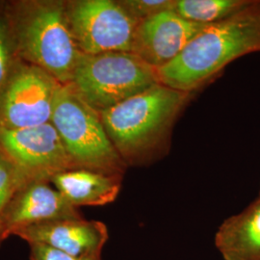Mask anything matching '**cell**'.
Listing matches in <instances>:
<instances>
[{"label":"cell","instance_id":"cell-1","mask_svg":"<svg viewBox=\"0 0 260 260\" xmlns=\"http://www.w3.org/2000/svg\"><path fill=\"white\" fill-rule=\"evenodd\" d=\"M260 51V0L221 21L206 25L181 53L156 69L159 83L192 93L225 66Z\"/></svg>","mask_w":260,"mask_h":260},{"label":"cell","instance_id":"cell-2","mask_svg":"<svg viewBox=\"0 0 260 260\" xmlns=\"http://www.w3.org/2000/svg\"><path fill=\"white\" fill-rule=\"evenodd\" d=\"M3 6L17 57L61 84L71 83L84 53L75 41L66 1L16 0Z\"/></svg>","mask_w":260,"mask_h":260},{"label":"cell","instance_id":"cell-3","mask_svg":"<svg viewBox=\"0 0 260 260\" xmlns=\"http://www.w3.org/2000/svg\"><path fill=\"white\" fill-rule=\"evenodd\" d=\"M190 96L191 93L158 83L100 113L109 139L127 167L155 157Z\"/></svg>","mask_w":260,"mask_h":260},{"label":"cell","instance_id":"cell-4","mask_svg":"<svg viewBox=\"0 0 260 260\" xmlns=\"http://www.w3.org/2000/svg\"><path fill=\"white\" fill-rule=\"evenodd\" d=\"M50 122L75 169L123 177L127 165L109 139L100 113L85 103L70 84H62L58 89Z\"/></svg>","mask_w":260,"mask_h":260},{"label":"cell","instance_id":"cell-5","mask_svg":"<svg viewBox=\"0 0 260 260\" xmlns=\"http://www.w3.org/2000/svg\"><path fill=\"white\" fill-rule=\"evenodd\" d=\"M158 83L156 69L132 52L119 51L83 54L69 84L101 113Z\"/></svg>","mask_w":260,"mask_h":260},{"label":"cell","instance_id":"cell-6","mask_svg":"<svg viewBox=\"0 0 260 260\" xmlns=\"http://www.w3.org/2000/svg\"><path fill=\"white\" fill-rule=\"evenodd\" d=\"M68 18L81 52H130L139 21L121 0L66 1Z\"/></svg>","mask_w":260,"mask_h":260},{"label":"cell","instance_id":"cell-7","mask_svg":"<svg viewBox=\"0 0 260 260\" xmlns=\"http://www.w3.org/2000/svg\"><path fill=\"white\" fill-rule=\"evenodd\" d=\"M61 85L39 67L17 59L0 91V128L21 129L50 122Z\"/></svg>","mask_w":260,"mask_h":260},{"label":"cell","instance_id":"cell-8","mask_svg":"<svg viewBox=\"0 0 260 260\" xmlns=\"http://www.w3.org/2000/svg\"><path fill=\"white\" fill-rule=\"evenodd\" d=\"M0 148L30 181L50 182L75 166L51 122L21 128H0Z\"/></svg>","mask_w":260,"mask_h":260},{"label":"cell","instance_id":"cell-9","mask_svg":"<svg viewBox=\"0 0 260 260\" xmlns=\"http://www.w3.org/2000/svg\"><path fill=\"white\" fill-rule=\"evenodd\" d=\"M205 26L183 19L174 10L161 12L140 21L130 52L159 69L177 58Z\"/></svg>","mask_w":260,"mask_h":260},{"label":"cell","instance_id":"cell-10","mask_svg":"<svg viewBox=\"0 0 260 260\" xmlns=\"http://www.w3.org/2000/svg\"><path fill=\"white\" fill-rule=\"evenodd\" d=\"M47 181H33L19 190L11 202L2 222V237L27 228L57 220L82 219L78 208L71 205L55 187Z\"/></svg>","mask_w":260,"mask_h":260},{"label":"cell","instance_id":"cell-11","mask_svg":"<svg viewBox=\"0 0 260 260\" xmlns=\"http://www.w3.org/2000/svg\"><path fill=\"white\" fill-rule=\"evenodd\" d=\"M28 244H41L77 257L102 256L109 237L107 226L100 221L57 220L41 223L16 234Z\"/></svg>","mask_w":260,"mask_h":260},{"label":"cell","instance_id":"cell-12","mask_svg":"<svg viewBox=\"0 0 260 260\" xmlns=\"http://www.w3.org/2000/svg\"><path fill=\"white\" fill-rule=\"evenodd\" d=\"M122 176L87 169H73L56 175L50 181L76 208L113 203L121 191Z\"/></svg>","mask_w":260,"mask_h":260},{"label":"cell","instance_id":"cell-13","mask_svg":"<svg viewBox=\"0 0 260 260\" xmlns=\"http://www.w3.org/2000/svg\"><path fill=\"white\" fill-rule=\"evenodd\" d=\"M215 246L223 260H260V192L247 208L223 221Z\"/></svg>","mask_w":260,"mask_h":260},{"label":"cell","instance_id":"cell-14","mask_svg":"<svg viewBox=\"0 0 260 260\" xmlns=\"http://www.w3.org/2000/svg\"><path fill=\"white\" fill-rule=\"evenodd\" d=\"M251 0H175L173 10L183 19L200 24H212L249 5Z\"/></svg>","mask_w":260,"mask_h":260},{"label":"cell","instance_id":"cell-15","mask_svg":"<svg viewBox=\"0 0 260 260\" xmlns=\"http://www.w3.org/2000/svg\"><path fill=\"white\" fill-rule=\"evenodd\" d=\"M25 174L0 148V246L4 242L2 237V222L11 202L28 183Z\"/></svg>","mask_w":260,"mask_h":260},{"label":"cell","instance_id":"cell-16","mask_svg":"<svg viewBox=\"0 0 260 260\" xmlns=\"http://www.w3.org/2000/svg\"><path fill=\"white\" fill-rule=\"evenodd\" d=\"M17 59L4 6L0 3V91Z\"/></svg>","mask_w":260,"mask_h":260},{"label":"cell","instance_id":"cell-17","mask_svg":"<svg viewBox=\"0 0 260 260\" xmlns=\"http://www.w3.org/2000/svg\"><path fill=\"white\" fill-rule=\"evenodd\" d=\"M121 2L139 22L161 12L173 10L175 4V0H121Z\"/></svg>","mask_w":260,"mask_h":260},{"label":"cell","instance_id":"cell-18","mask_svg":"<svg viewBox=\"0 0 260 260\" xmlns=\"http://www.w3.org/2000/svg\"><path fill=\"white\" fill-rule=\"evenodd\" d=\"M30 260H103L102 256L77 257L41 244H29Z\"/></svg>","mask_w":260,"mask_h":260}]
</instances>
